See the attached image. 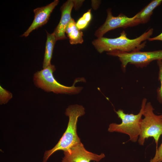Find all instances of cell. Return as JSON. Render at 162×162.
I'll use <instances>...</instances> for the list:
<instances>
[{
  "mask_svg": "<svg viewBox=\"0 0 162 162\" xmlns=\"http://www.w3.org/2000/svg\"><path fill=\"white\" fill-rule=\"evenodd\" d=\"M154 29L151 28L139 37L134 39L128 38L124 31L116 38H110L104 37L94 40L92 44L100 53L104 52H108L115 51L130 52L140 51L146 46V40L151 37Z\"/></svg>",
  "mask_w": 162,
  "mask_h": 162,
  "instance_id": "cell-1",
  "label": "cell"
},
{
  "mask_svg": "<svg viewBox=\"0 0 162 162\" xmlns=\"http://www.w3.org/2000/svg\"><path fill=\"white\" fill-rule=\"evenodd\" d=\"M85 113V109L81 105H71L66 109L65 114L69 118L67 128L56 145L52 149L45 152L43 162H46L55 152L59 150H68L81 142L77 133V123L79 117Z\"/></svg>",
  "mask_w": 162,
  "mask_h": 162,
  "instance_id": "cell-2",
  "label": "cell"
},
{
  "mask_svg": "<svg viewBox=\"0 0 162 162\" xmlns=\"http://www.w3.org/2000/svg\"><path fill=\"white\" fill-rule=\"evenodd\" d=\"M147 102V99L143 98L140 112L137 114H126L121 109L115 111L118 117L121 120L122 122L120 124H110L108 131L110 132H115L127 134L129 137L130 140L133 142H136L141 133L140 122Z\"/></svg>",
  "mask_w": 162,
  "mask_h": 162,
  "instance_id": "cell-3",
  "label": "cell"
},
{
  "mask_svg": "<svg viewBox=\"0 0 162 162\" xmlns=\"http://www.w3.org/2000/svg\"><path fill=\"white\" fill-rule=\"evenodd\" d=\"M56 70L55 66L51 64L34 74L33 81L38 87L47 92L56 94H76L82 89L80 87H76L74 85L79 80H76L71 86H66L61 84L55 79L53 73Z\"/></svg>",
  "mask_w": 162,
  "mask_h": 162,
  "instance_id": "cell-4",
  "label": "cell"
},
{
  "mask_svg": "<svg viewBox=\"0 0 162 162\" xmlns=\"http://www.w3.org/2000/svg\"><path fill=\"white\" fill-rule=\"evenodd\" d=\"M154 110L151 103L147 102L143 113L144 118L140 122L141 131L138 141L140 145H143L146 139L152 137L157 149L159 138L162 135V114L156 115Z\"/></svg>",
  "mask_w": 162,
  "mask_h": 162,
  "instance_id": "cell-5",
  "label": "cell"
},
{
  "mask_svg": "<svg viewBox=\"0 0 162 162\" xmlns=\"http://www.w3.org/2000/svg\"><path fill=\"white\" fill-rule=\"evenodd\" d=\"M110 55L117 57L121 62L123 71L125 72L129 64L137 68L146 67L152 61L162 60V50L152 51H140L130 52L115 51L107 52Z\"/></svg>",
  "mask_w": 162,
  "mask_h": 162,
  "instance_id": "cell-6",
  "label": "cell"
},
{
  "mask_svg": "<svg viewBox=\"0 0 162 162\" xmlns=\"http://www.w3.org/2000/svg\"><path fill=\"white\" fill-rule=\"evenodd\" d=\"M107 13L105 22L95 32L94 35L98 38L103 37L108 31L116 28H126L139 24L135 15L132 17H129L121 13L117 16H114L111 12V9L110 8L107 9Z\"/></svg>",
  "mask_w": 162,
  "mask_h": 162,
  "instance_id": "cell-7",
  "label": "cell"
},
{
  "mask_svg": "<svg viewBox=\"0 0 162 162\" xmlns=\"http://www.w3.org/2000/svg\"><path fill=\"white\" fill-rule=\"evenodd\" d=\"M64 156L62 162H90L91 160L98 162L105 157L104 153L98 155L87 151L81 142L64 151Z\"/></svg>",
  "mask_w": 162,
  "mask_h": 162,
  "instance_id": "cell-8",
  "label": "cell"
},
{
  "mask_svg": "<svg viewBox=\"0 0 162 162\" xmlns=\"http://www.w3.org/2000/svg\"><path fill=\"white\" fill-rule=\"evenodd\" d=\"M59 2V0H55L46 6L34 9L33 21L28 29L21 36L27 37L32 31L46 24L49 20L51 13Z\"/></svg>",
  "mask_w": 162,
  "mask_h": 162,
  "instance_id": "cell-9",
  "label": "cell"
},
{
  "mask_svg": "<svg viewBox=\"0 0 162 162\" xmlns=\"http://www.w3.org/2000/svg\"><path fill=\"white\" fill-rule=\"evenodd\" d=\"M74 6V0H68L61 6V16L60 21L53 33L57 40L66 39V29L67 26L72 19L71 12Z\"/></svg>",
  "mask_w": 162,
  "mask_h": 162,
  "instance_id": "cell-10",
  "label": "cell"
},
{
  "mask_svg": "<svg viewBox=\"0 0 162 162\" xmlns=\"http://www.w3.org/2000/svg\"><path fill=\"white\" fill-rule=\"evenodd\" d=\"M162 2V0H152L136 14L135 16L139 24L147 23L150 19L154 10Z\"/></svg>",
  "mask_w": 162,
  "mask_h": 162,
  "instance_id": "cell-11",
  "label": "cell"
},
{
  "mask_svg": "<svg viewBox=\"0 0 162 162\" xmlns=\"http://www.w3.org/2000/svg\"><path fill=\"white\" fill-rule=\"evenodd\" d=\"M71 44H82L83 42V34L77 27L76 22L72 18L68 25L65 31Z\"/></svg>",
  "mask_w": 162,
  "mask_h": 162,
  "instance_id": "cell-12",
  "label": "cell"
},
{
  "mask_svg": "<svg viewBox=\"0 0 162 162\" xmlns=\"http://www.w3.org/2000/svg\"><path fill=\"white\" fill-rule=\"evenodd\" d=\"M47 39L43 62V68H45L51 65V60L52 58L53 49L56 41V36L53 33H48L46 31Z\"/></svg>",
  "mask_w": 162,
  "mask_h": 162,
  "instance_id": "cell-13",
  "label": "cell"
},
{
  "mask_svg": "<svg viewBox=\"0 0 162 162\" xmlns=\"http://www.w3.org/2000/svg\"><path fill=\"white\" fill-rule=\"evenodd\" d=\"M92 17L91 9L84 13L76 22V26L80 30L84 29L87 26Z\"/></svg>",
  "mask_w": 162,
  "mask_h": 162,
  "instance_id": "cell-14",
  "label": "cell"
},
{
  "mask_svg": "<svg viewBox=\"0 0 162 162\" xmlns=\"http://www.w3.org/2000/svg\"><path fill=\"white\" fill-rule=\"evenodd\" d=\"M159 68L158 79L160 81V86L157 89V99L158 102L162 104V60L157 61Z\"/></svg>",
  "mask_w": 162,
  "mask_h": 162,
  "instance_id": "cell-15",
  "label": "cell"
},
{
  "mask_svg": "<svg viewBox=\"0 0 162 162\" xmlns=\"http://www.w3.org/2000/svg\"><path fill=\"white\" fill-rule=\"evenodd\" d=\"M12 94L9 91L0 86V103L1 104L8 103L12 98Z\"/></svg>",
  "mask_w": 162,
  "mask_h": 162,
  "instance_id": "cell-16",
  "label": "cell"
},
{
  "mask_svg": "<svg viewBox=\"0 0 162 162\" xmlns=\"http://www.w3.org/2000/svg\"><path fill=\"white\" fill-rule=\"evenodd\" d=\"M162 162V141L160 145L156 149L154 157L150 160V162Z\"/></svg>",
  "mask_w": 162,
  "mask_h": 162,
  "instance_id": "cell-17",
  "label": "cell"
},
{
  "mask_svg": "<svg viewBox=\"0 0 162 162\" xmlns=\"http://www.w3.org/2000/svg\"><path fill=\"white\" fill-rule=\"evenodd\" d=\"M148 40L149 41L160 40L162 41V32L157 36L153 38H150Z\"/></svg>",
  "mask_w": 162,
  "mask_h": 162,
  "instance_id": "cell-18",
  "label": "cell"
}]
</instances>
